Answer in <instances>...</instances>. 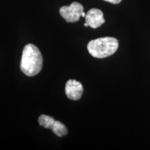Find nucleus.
<instances>
[{
    "label": "nucleus",
    "instance_id": "obj_1",
    "mask_svg": "<svg viewBox=\"0 0 150 150\" xmlns=\"http://www.w3.org/2000/svg\"><path fill=\"white\" fill-rule=\"evenodd\" d=\"M42 56L40 50L33 44H28L22 52L20 68L24 74L33 76L40 72L42 67Z\"/></svg>",
    "mask_w": 150,
    "mask_h": 150
},
{
    "label": "nucleus",
    "instance_id": "obj_2",
    "mask_svg": "<svg viewBox=\"0 0 150 150\" xmlns=\"http://www.w3.org/2000/svg\"><path fill=\"white\" fill-rule=\"evenodd\" d=\"M119 43L115 38H99L90 41L87 48L90 54L97 59H104L117 51Z\"/></svg>",
    "mask_w": 150,
    "mask_h": 150
},
{
    "label": "nucleus",
    "instance_id": "obj_3",
    "mask_svg": "<svg viewBox=\"0 0 150 150\" xmlns=\"http://www.w3.org/2000/svg\"><path fill=\"white\" fill-rule=\"evenodd\" d=\"M38 122L40 126L46 129H50L57 136L62 137L67 134L68 131L66 127L61 122L56 121L50 116L42 115L38 118Z\"/></svg>",
    "mask_w": 150,
    "mask_h": 150
},
{
    "label": "nucleus",
    "instance_id": "obj_4",
    "mask_svg": "<svg viewBox=\"0 0 150 150\" xmlns=\"http://www.w3.org/2000/svg\"><path fill=\"white\" fill-rule=\"evenodd\" d=\"M83 13V7L80 3H72L70 6H64L60 8V14L67 22H75L79 20Z\"/></svg>",
    "mask_w": 150,
    "mask_h": 150
},
{
    "label": "nucleus",
    "instance_id": "obj_5",
    "mask_svg": "<svg viewBox=\"0 0 150 150\" xmlns=\"http://www.w3.org/2000/svg\"><path fill=\"white\" fill-rule=\"evenodd\" d=\"M86 22L93 29H97L105 22L102 11L98 8H91L85 17Z\"/></svg>",
    "mask_w": 150,
    "mask_h": 150
},
{
    "label": "nucleus",
    "instance_id": "obj_6",
    "mask_svg": "<svg viewBox=\"0 0 150 150\" xmlns=\"http://www.w3.org/2000/svg\"><path fill=\"white\" fill-rule=\"evenodd\" d=\"M83 88L82 84L76 80L67 81L65 85V94L72 100H79L82 96Z\"/></svg>",
    "mask_w": 150,
    "mask_h": 150
},
{
    "label": "nucleus",
    "instance_id": "obj_7",
    "mask_svg": "<svg viewBox=\"0 0 150 150\" xmlns=\"http://www.w3.org/2000/svg\"><path fill=\"white\" fill-rule=\"evenodd\" d=\"M104 1H107V2L113 4H117L121 2L122 0H104Z\"/></svg>",
    "mask_w": 150,
    "mask_h": 150
}]
</instances>
